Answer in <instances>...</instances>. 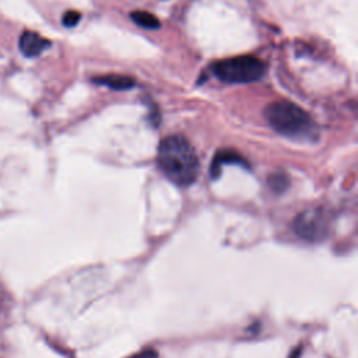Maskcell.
Returning <instances> with one entry per match:
<instances>
[{
  "label": "cell",
  "mask_w": 358,
  "mask_h": 358,
  "mask_svg": "<svg viewBox=\"0 0 358 358\" xmlns=\"http://www.w3.org/2000/svg\"><path fill=\"white\" fill-rule=\"evenodd\" d=\"M157 162L161 171L179 187H188L196 181L199 160L195 149L182 136H169L160 143Z\"/></svg>",
  "instance_id": "cell-1"
},
{
  "label": "cell",
  "mask_w": 358,
  "mask_h": 358,
  "mask_svg": "<svg viewBox=\"0 0 358 358\" xmlns=\"http://www.w3.org/2000/svg\"><path fill=\"white\" fill-rule=\"evenodd\" d=\"M222 164H242L245 165L244 158L234 153V151H222L220 154H217V157L214 158L213 164H211V176L215 178L220 173V167Z\"/></svg>",
  "instance_id": "cell-7"
},
{
  "label": "cell",
  "mask_w": 358,
  "mask_h": 358,
  "mask_svg": "<svg viewBox=\"0 0 358 358\" xmlns=\"http://www.w3.org/2000/svg\"><path fill=\"white\" fill-rule=\"evenodd\" d=\"M293 229L306 242H321L329 234V220L324 210L308 209L295 217Z\"/></svg>",
  "instance_id": "cell-4"
},
{
  "label": "cell",
  "mask_w": 358,
  "mask_h": 358,
  "mask_svg": "<svg viewBox=\"0 0 358 358\" xmlns=\"http://www.w3.org/2000/svg\"><path fill=\"white\" fill-rule=\"evenodd\" d=\"M213 73L217 78L226 83H253L263 77L266 65L259 58L245 55L224 59L213 66Z\"/></svg>",
  "instance_id": "cell-3"
},
{
  "label": "cell",
  "mask_w": 358,
  "mask_h": 358,
  "mask_svg": "<svg viewBox=\"0 0 358 358\" xmlns=\"http://www.w3.org/2000/svg\"><path fill=\"white\" fill-rule=\"evenodd\" d=\"M51 47V42L34 31H24L20 36V51L27 58L39 56L45 50Z\"/></svg>",
  "instance_id": "cell-5"
},
{
  "label": "cell",
  "mask_w": 358,
  "mask_h": 358,
  "mask_svg": "<svg viewBox=\"0 0 358 358\" xmlns=\"http://www.w3.org/2000/svg\"><path fill=\"white\" fill-rule=\"evenodd\" d=\"M267 184H268V187H271V189H272L273 192H276V193H283V192L288 188L290 181H288V178H287L286 173H283V172H276V173L268 176Z\"/></svg>",
  "instance_id": "cell-9"
},
{
  "label": "cell",
  "mask_w": 358,
  "mask_h": 358,
  "mask_svg": "<svg viewBox=\"0 0 358 358\" xmlns=\"http://www.w3.org/2000/svg\"><path fill=\"white\" fill-rule=\"evenodd\" d=\"M130 358H158V352L151 350V348H147V350H143V351H140L138 354L131 355Z\"/></svg>",
  "instance_id": "cell-11"
},
{
  "label": "cell",
  "mask_w": 358,
  "mask_h": 358,
  "mask_svg": "<svg viewBox=\"0 0 358 358\" xmlns=\"http://www.w3.org/2000/svg\"><path fill=\"white\" fill-rule=\"evenodd\" d=\"M80 19H81V14L78 12L69 10L63 14L62 21H63V25H66V27H74V25H77Z\"/></svg>",
  "instance_id": "cell-10"
},
{
  "label": "cell",
  "mask_w": 358,
  "mask_h": 358,
  "mask_svg": "<svg viewBox=\"0 0 358 358\" xmlns=\"http://www.w3.org/2000/svg\"><path fill=\"white\" fill-rule=\"evenodd\" d=\"M94 81L101 85H105L108 88H112V90H129L134 85V83H136L131 77L123 76V74L100 76V77H96Z\"/></svg>",
  "instance_id": "cell-6"
},
{
  "label": "cell",
  "mask_w": 358,
  "mask_h": 358,
  "mask_svg": "<svg viewBox=\"0 0 358 358\" xmlns=\"http://www.w3.org/2000/svg\"><path fill=\"white\" fill-rule=\"evenodd\" d=\"M131 20L136 23L138 25L143 27V28H149V30H154V28H158L160 27V21L156 16H153L151 13L149 12H142V10H138V12H133L130 14Z\"/></svg>",
  "instance_id": "cell-8"
},
{
  "label": "cell",
  "mask_w": 358,
  "mask_h": 358,
  "mask_svg": "<svg viewBox=\"0 0 358 358\" xmlns=\"http://www.w3.org/2000/svg\"><path fill=\"white\" fill-rule=\"evenodd\" d=\"M264 118L282 136L297 142H315L318 126L298 105L290 101H275L264 109Z\"/></svg>",
  "instance_id": "cell-2"
}]
</instances>
